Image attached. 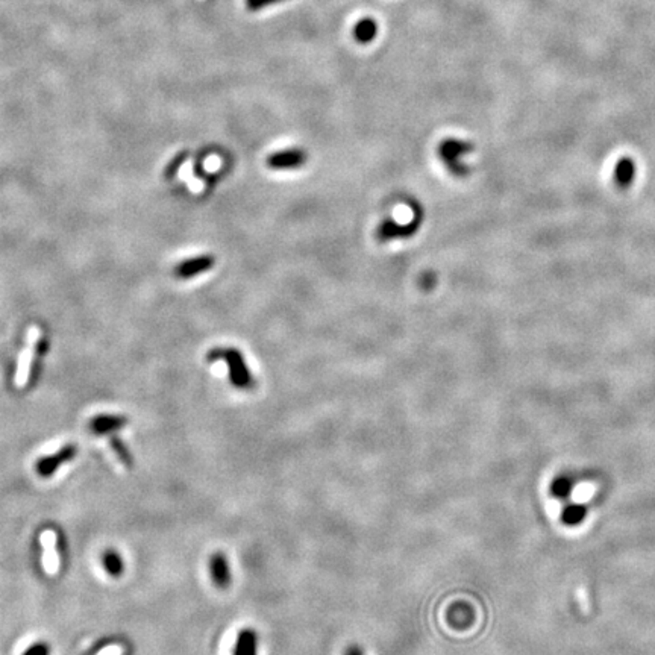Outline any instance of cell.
Masks as SVG:
<instances>
[{"instance_id":"cell-1","label":"cell","mask_w":655,"mask_h":655,"mask_svg":"<svg viewBox=\"0 0 655 655\" xmlns=\"http://www.w3.org/2000/svg\"><path fill=\"white\" fill-rule=\"evenodd\" d=\"M208 360L214 361H225L229 373V381L238 390H250L254 389L255 381L252 378L249 367L246 364L245 357L241 355L237 349H214L210 352Z\"/></svg>"},{"instance_id":"cell-2","label":"cell","mask_w":655,"mask_h":655,"mask_svg":"<svg viewBox=\"0 0 655 655\" xmlns=\"http://www.w3.org/2000/svg\"><path fill=\"white\" fill-rule=\"evenodd\" d=\"M78 454L76 445H66L58 449L55 454H50L43 456L37 463H35V472H37L41 478H49L55 473L62 464L71 461Z\"/></svg>"},{"instance_id":"cell-3","label":"cell","mask_w":655,"mask_h":655,"mask_svg":"<svg viewBox=\"0 0 655 655\" xmlns=\"http://www.w3.org/2000/svg\"><path fill=\"white\" fill-rule=\"evenodd\" d=\"M472 147L470 145L460 140H445L440 149H438V154H440L442 159L445 161V164L447 168L451 170L452 173L460 175L464 172V167L460 166V157H463L466 152H469Z\"/></svg>"},{"instance_id":"cell-4","label":"cell","mask_w":655,"mask_h":655,"mask_svg":"<svg viewBox=\"0 0 655 655\" xmlns=\"http://www.w3.org/2000/svg\"><path fill=\"white\" fill-rule=\"evenodd\" d=\"M38 337H40V331L38 329H32L29 333L28 346H26V349H23V352L20 355L19 367H17V373H15V382H17V385H20V387H23V385H26L29 381L34 355H35V352H37Z\"/></svg>"},{"instance_id":"cell-5","label":"cell","mask_w":655,"mask_h":655,"mask_svg":"<svg viewBox=\"0 0 655 655\" xmlns=\"http://www.w3.org/2000/svg\"><path fill=\"white\" fill-rule=\"evenodd\" d=\"M210 572L215 587L228 589L232 581V572L228 557L223 552H214L210 560Z\"/></svg>"},{"instance_id":"cell-6","label":"cell","mask_w":655,"mask_h":655,"mask_svg":"<svg viewBox=\"0 0 655 655\" xmlns=\"http://www.w3.org/2000/svg\"><path fill=\"white\" fill-rule=\"evenodd\" d=\"M307 161V154L301 149H287L276 152L267 159V166L273 170L298 168Z\"/></svg>"},{"instance_id":"cell-7","label":"cell","mask_w":655,"mask_h":655,"mask_svg":"<svg viewBox=\"0 0 655 655\" xmlns=\"http://www.w3.org/2000/svg\"><path fill=\"white\" fill-rule=\"evenodd\" d=\"M214 266V258L211 255H202V257H196L187 259L184 263H179L176 266L175 275L179 278V280H188V278H193L201 275L206 271H210Z\"/></svg>"},{"instance_id":"cell-8","label":"cell","mask_w":655,"mask_h":655,"mask_svg":"<svg viewBox=\"0 0 655 655\" xmlns=\"http://www.w3.org/2000/svg\"><path fill=\"white\" fill-rule=\"evenodd\" d=\"M41 545L44 548V569L49 575H55L59 569V559L57 552V534L52 529H46L41 534Z\"/></svg>"},{"instance_id":"cell-9","label":"cell","mask_w":655,"mask_h":655,"mask_svg":"<svg viewBox=\"0 0 655 655\" xmlns=\"http://www.w3.org/2000/svg\"><path fill=\"white\" fill-rule=\"evenodd\" d=\"M419 225H420V215L417 219H415V222H410L407 223V225H396V223L391 220H385L378 228V238L381 241H387L391 238H405L411 234H415Z\"/></svg>"},{"instance_id":"cell-10","label":"cell","mask_w":655,"mask_h":655,"mask_svg":"<svg viewBox=\"0 0 655 655\" xmlns=\"http://www.w3.org/2000/svg\"><path fill=\"white\" fill-rule=\"evenodd\" d=\"M127 424H128V419L124 416L99 415L89 422V428H92L94 434L105 436V434H113L114 431L123 428Z\"/></svg>"},{"instance_id":"cell-11","label":"cell","mask_w":655,"mask_h":655,"mask_svg":"<svg viewBox=\"0 0 655 655\" xmlns=\"http://www.w3.org/2000/svg\"><path fill=\"white\" fill-rule=\"evenodd\" d=\"M232 655H258V633L254 628L240 630Z\"/></svg>"},{"instance_id":"cell-12","label":"cell","mask_w":655,"mask_h":655,"mask_svg":"<svg viewBox=\"0 0 655 655\" xmlns=\"http://www.w3.org/2000/svg\"><path fill=\"white\" fill-rule=\"evenodd\" d=\"M378 31V22L373 20L372 17H364L354 26V38L360 44H369L376 38Z\"/></svg>"},{"instance_id":"cell-13","label":"cell","mask_w":655,"mask_h":655,"mask_svg":"<svg viewBox=\"0 0 655 655\" xmlns=\"http://www.w3.org/2000/svg\"><path fill=\"white\" fill-rule=\"evenodd\" d=\"M102 564L106 573L113 578H119L124 572V563L120 557V554L114 549H108L102 555Z\"/></svg>"},{"instance_id":"cell-14","label":"cell","mask_w":655,"mask_h":655,"mask_svg":"<svg viewBox=\"0 0 655 655\" xmlns=\"http://www.w3.org/2000/svg\"><path fill=\"white\" fill-rule=\"evenodd\" d=\"M586 516H587V507L580 505V504H572L563 510L561 520L564 525L577 526L582 524V520L586 519Z\"/></svg>"},{"instance_id":"cell-15","label":"cell","mask_w":655,"mask_h":655,"mask_svg":"<svg viewBox=\"0 0 655 655\" xmlns=\"http://www.w3.org/2000/svg\"><path fill=\"white\" fill-rule=\"evenodd\" d=\"M573 487L572 478L568 477V475H561V477H557L552 484H551V493L557 498V499H566Z\"/></svg>"},{"instance_id":"cell-16","label":"cell","mask_w":655,"mask_h":655,"mask_svg":"<svg viewBox=\"0 0 655 655\" xmlns=\"http://www.w3.org/2000/svg\"><path fill=\"white\" fill-rule=\"evenodd\" d=\"M110 445H111L113 452L119 456V460L122 461V464H124L128 469H131L134 466V460H132L131 452L128 451L127 445H124L117 436H111L110 437Z\"/></svg>"},{"instance_id":"cell-17","label":"cell","mask_w":655,"mask_h":655,"mask_svg":"<svg viewBox=\"0 0 655 655\" xmlns=\"http://www.w3.org/2000/svg\"><path fill=\"white\" fill-rule=\"evenodd\" d=\"M289 0H246V8L250 13H258L266 8H271L280 3H285Z\"/></svg>"},{"instance_id":"cell-18","label":"cell","mask_w":655,"mask_h":655,"mask_svg":"<svg viewBox=\"0 0 655 655\" xmlns=\"http://www.w3.org/2000/svg\"><path fill=\"white\" fill-rule=\"evenodd\" d=\"M22 655H50V646L46 642H37L29 646Z\"/></svg>"},{"instance_id":"cell-19","label":"cell","mask_w":655,"mask_h":655,"mask_svg":"<svg viewBox=\"0 0 655 655\" xmlns=\"http://www.w3.org/2000/svg\"><path fill=\"white\" fill-rule=\"evenodd\" d=\"M99 655H122V648L120 646H108V648L99 652Z\"/></svg>"},{"instance_id":"cell-20","label":"cell","mask_w":655,"mask_h":655,"mask_svg":"<svg viewBox=\"0 0 655 655\" xmlns=\"http://www.w3.org/2000/svg\"><path fill=\"white\" fill-rule=\"evenodd\" d=\"M345 655H366V654L358 645H351V646H347V648H346Z\"/></svg>"}]
</instances>
